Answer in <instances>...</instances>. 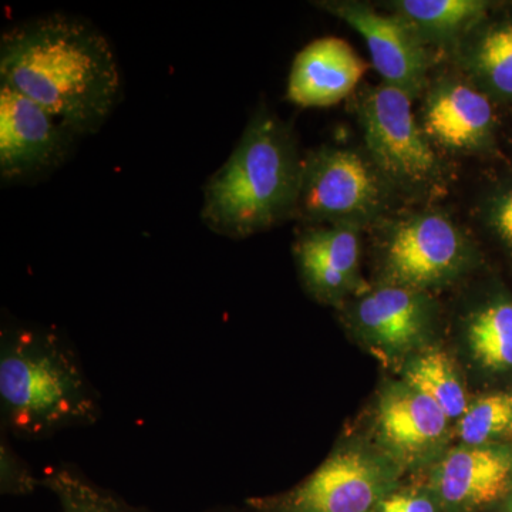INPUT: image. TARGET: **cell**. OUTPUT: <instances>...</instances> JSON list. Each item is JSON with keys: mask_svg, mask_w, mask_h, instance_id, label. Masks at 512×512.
<instances>
[{"mask_svg": "<svg viewBox=\"0 0 512 512\" xmlns=\"http://www.w3.org/2000/svg\"><path fill=\"white\" fill-rule=\"evenodd\" d=\"M0 83L35 101L73 134H84L109 119L121 74L99 29L74 16L49 15L3 33Z\"/></svg>", "mask_w": 512, "mask_h": 512, "instance_id": "cell-1", "label": "cell"}, {"mask_svg": "<svg viewBox=\"0 0 512 512\" xmlns=\"http://www.w3.org/2000/svg\"><path fill=\"white\" fill-rule=\"evenodd\" d=\"M0 409L6 430L25 440L92 426L101 413L99 394L69 343L35 326L2 332Z\"/></svg>", "mask_w": 512, "mask_h": 512, "instance_id": "cell-2", "label": "cell"}, {"mask_svg": "<svg viewBox=\"0 0 512 512\" xmlns=\"http://www.w3.org/2000/svg\"><path fill=\"white\" fill-rule=\"evenodd\" d=\"M302 157L288 124L256 111L241 140L204 188L201 218L229 238H247L296 214Z\"/></svg>", "mask_w": 512, "mask_h": 512, "instance_id": "cell-3", "label": "cell"}, {"mask_svg": "<svg viewBox=\"0 0 512 512\" xmlns=\"http://www.w3.org/2000/svg\"><path fill=\"white\" fill-rule=\"evenodd\" d=\"M413 100L386 84L366 89L357 104L365 150L396 192L440 194L446 168L413 113Z\"/></svg>", "mask_w": 512, "mask_h": 512, "instance_id": "cell-4", "label": "cell"}, {"mask_svg": "<svg viewBox=\"0 0 512 512\" xmlns=\"http://www.w3.org/2000/svg\"><path fill=\"white\" fill-rule=\"evenodd\" d=\"M394 194L366 150L322 146L302 158L295 215L363 228L383 217Z\"/></svg>", "mask_w": 512, "mask_h": 512, "instance_id": "cell-5", "label": "cell"}, {"mask_svg": "<svg viewBox=\"0 0 512 512\" xmlns=\"http://www.w3.org/2000/svg\"><path fill=\"white\" fill-rule=\"evenodd\" d=\"M470 242L441 212L424 211L394 222L383 247L386 285L423 292L466 268Z\"/></svg>", "mask_w": 512, "mask_h": 512, "instance_id": "cell-6", "label": "cell"}, {"mask_svg": "<svg viewBox=\"0 0 512 512\" xmlns=\"http://www.w3.org/2000/svg\"><path fill=\"white\" fill-rule=\"evenodd\" d=\"M389 494L390 478L376 460L342 450L288 493L248 505L255 512H373Z\"/></svg>", "mask_w": 512, "mask_h": 512, "instance_id": "cell-7", "label": "cell"}, {"mask_svg": "<svg viewBox=\"0 0 512 512\" xmlns=\"http://www.w3.org/2000/svg\"><path fill=\"white\" fill-rule=\"evenodd\" d=\"M318 8L348 23L365 39L373 67L383 84L414 100L429 86L430 53L419 33L397 15H383L355 0L316 3Z\"/></svg>", "mask_w": 512, "mask_h": 512, "instance_id": "cell-8", "label": "cell"}, {"mask_svg": "<svg viewBox=\"0 0 512 512\" xmlns=\"http://www.w3.org/2000/svg\"><path fill=\"white\" fill-rule=\"evenodd\" d=\"M69 128L49 111L0 83V174L22 180L56 167L69 150Z\"/></svg>", "mask_w": 512, "mask_h": 512, "instance_id": "cell-9", "label": "cell"}, {"mask_svg": "<svg viewBox=\"0 0 512 512\" xmlns=\"http://www.w3.org/2000/svg\"><path fill=\"white\" fill-rule=\"evenodd\" d=\"M420 126L434 147L477 153L493 141L491 99L467 79L443 77L427 86Z\"/></svg>", "mask_w": 512, "mask_h": 512, "instance_id": "cell-10", "label": "cell"}, {"mask_svg": "<svg viewBox=\"0 0 512 512\" xmlns=\"http://www.w3.org/2000/svg\"><path fill=\"white\" fill-rule=\"evenodd\" d=\"M366 63L340 37L313 40L293 60L286 96L296 106L329 107L355 92Z\"/></svg>", "mask_w": 512, "mask_h": 512, "instance_id": "cell-11", "label": "cell"}, {"mask_svg": "<svg viewBox=\"0 0 512 512\" xmlns=\"http://www.w3.org/2000/svg\"><path fill=\"white\" fill-rule=\"evenodd\" d=\"M360 231L355 225H328L303 232L293 247L303 284L313 296L338 302L357 284Z\"/></svg>", "mask_w": 512, "mask_h": 512, "instance_id": "cell-12", "label": "cell"}, {"mask_svg": "<svg viewBox=\"0 0 512 512\" xmlns=\"http://www.w3.org/2000/svg\"><path fill=\"white\" fill-rule=\"evenodd\" d=\"M512 451L497 446H466L447 454L436 471V488L451 508L484 507L508 493Z\"/></svg>", "mask_w": 512, "mask_h": 512, "instance_id": "cell-13", "label": "cell"}, {"mask_svg": "<svg viewBox=\"0 0 512 512\" xmlns=\"http://www.w3.org/2000/svg\"><path fill=\"white\" fill-rule=\"evenodd\" d=\"M429 313V299L423 292L384 284L357 302L355 320L377 345L403 350L419 342L429 323Z\"/></svg>", "mask_w": 512, "mask_h": 512, "instance_id": "cell-14", "label": "cell"}, {"mask_svg": "<svg viewBox=\"0 0 512 512\" xmlns=\"http://www.w3.org/2000/svg\"><path fill=\"white\" fill-rule=\"evenodd\" d=\"M379 430L393 450L417 454L443 439L450 420L430 397L407 383H397L379 404Z\"/></svg>", "mask_w": 512, "mask_h": 512, "instance_id": "cell-15", "label": "cell"}, {"mask_svg": "<svg viewBox=\"0 0 512 512\" xmlns=\"http://www.w3.org/2000/svg\"><path fill=\"white\" fill-rule=\"evenodd\" d=\"M453 52L464 79L488 99L512 100V19L485 16Z\"/></svg>", "mask_w": 512, "mask_h": 512, "instance_id": "cell-16", "label": "cell"}, {"mask_svg": "<svg viewBox=\"0 0 512 512\" xmlns=\"http://www.w3.org/2000/svg\"><path fill=\"white\" fill-rule=\"evenodd\" d=\"M394 15L406 20L427 46L454 49L488 15L484 0H397Z\"/></svg>", "mask_w": 512, "mask_h": 512, "instance_id": "cell-17", "label": "cell"}, {"mask_svg": "<svg viewBox=\"0 0 512 512\" xmlns=\"http://www.w3.org/2000/svg\"><path fill=\"white\" fill-rule=\"evenodd\" d=\"M467 340L485 369L512 370V302L494 301L471 313Z\"/></svg>", "mask_w": 512, "mask_h": 512, "instance_id": "cell-18", "label": "cell"}, {"mask_svg": "<svg viewBox=\"0 0 512 512\" xmlns=\"http://www.w3.org/2000/svg\"><path fill=\"white\" fill-rule=\"evenodd\" d=\"M404 376L409 386L430 397L448 419H460L470 406L453 360L443 350L421 353L407 366Z\"/></svg>", "mask_w": 512, "mask_h": 512, "instance_id": "cell-19", "label": "cell"}, {"mask_svg": "<svg viewBox=\"0 0 512 512\" xmlns=\"http://www.w3.org/2000/svg\"><path fill=\"white\" fill-rule=\"evenodd\" d=\"M40 484L55 495L62 512H150L127 503L74 468H49Z\"/></svg>", "mask_w": 512, "mask_h": 512, "instance_id": "cell-20", "label": "cell"}, {"mask_svg": "<svg viewBox=\"0 0 512 512\" xmlns=\"http://www.w3.org/2000/svg\"><path fill=\"white\" fill-rule=\"evenodd\" d=\"M457 434L466 446H485L488 441L512 434V393L481 397L468 406L457 424Z\"/></svg>", "mask_w": 512, "mask_h": 512, "instance_id": "cell-21", "label": "cell"}, {"mask_svg": "<svg viewBox=\"0 0 512 512\" xmlns=\"http://www.w3.org/2000/svg\"><path fill=\"white\" fill-rule=\"evenodd\" d=\"M39 481L33 476L25 461L13 453L5 440L2 441V468H0V490L3 495H28L35 491Z\"/></svg>", "mask_w": 512, "mask_h": 512, "instance_id": "cell-22", "label": "cell"}, {"mask_svg": "<svg viewBox=\"0 0 512 512\" xmlns=\"http://www.w3.org/2000/svg\"><path fill=\"white\" fill-rule=\"evenodd\" d=\"M485 217L494 234L512 248V188L490 201Z\"/></svg>", "mask_w": 512, "mask_h": 512, "instance_id": "cell-23", "label": "cell"}, {"mask_svg": "<svg viewBox=\"0 0 512 512\" xmlns=\"http://www.w3.org/2000/svg\"><path fill=\"white\" fill-rule=\"evenodd\" d=\"M373 512H436V507L424 495L397 493L384 497Z\"/></svg>", "mask_w": 512, "mask_h": 512, "instance_id": "cell-24", "label": "cell"}, {"mask_svg": "<svg viewBox=\"0 0 512 512\" xmlns=\"http://www.w3.org/2000/svg\"><path fill=\"white\" fill-rule=\"evenodd\" d=\"M207 512H238V511L227 510V508H217V510H210V511H207Z\"/></svg>", "mask_w": 512, "mask_h": 512, "instance_id": "cell-25", "label": "cell"}]
</instances>
